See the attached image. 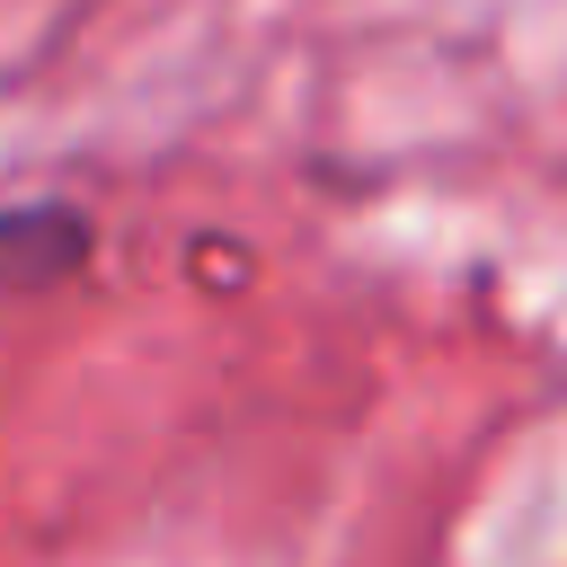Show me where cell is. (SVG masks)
<instances>
[{"label": "cell", "instance_id": "cell-1", "mask_svg": "<svg viewBox=\"0 0 567 567\" xmlns=\"http://www.w3.org/2000/svg\"><path fill=\"white\" fill-rule=\"evenodd\" d=\"M80 248H89L80 204H0V292L53 284L62 266H80Z\"/></svg>", "mask_w": 567, "mask_h": 567}]
</instances>
